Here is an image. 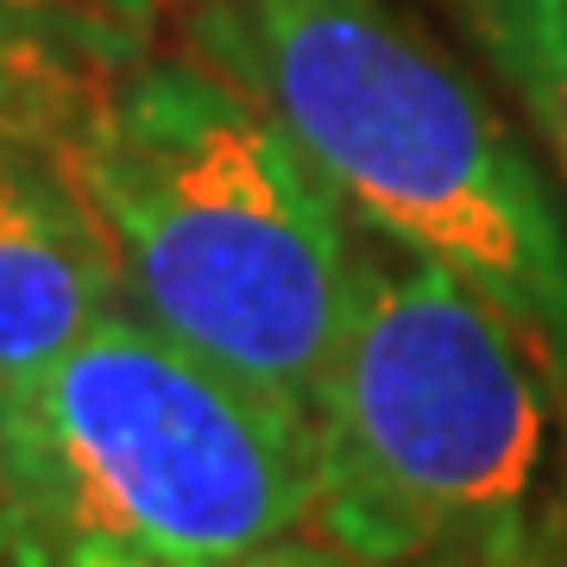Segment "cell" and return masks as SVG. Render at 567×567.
Masks as SVG:
<instances>
[{
	"instance_id": "1",
	"label": "cell",
	"mask_w": 567,
	"mask_h": 567,
	"mask_svg": "<svg viewBox=\"0 0 567 567\" xmlns=\"http://www.w3.org/2000/svg\"><path fill=\"white\" fill-rule=\"evenodd\" d=\"M63 171L126 278V309L309 416L365 259L341 196L203 58H140L95 95Z\"/></svg>"
},
{
	"instance_id": "2",
	"label": "cell",
	"mask_w": 567,
	"mask_h": 567,
	"mask_svg": "<svg viewBox=\"0 0 567 567\" xmlns=\"http://www.w3.org/2000/svg\"><path fill=\"white\" fill-rule=\"evenodd\" d=\"M189 44L410 259L447 265L567 385V221L480 82L391 0H196Z\"/></svg>"
},
{
	"instance_id": "3",
	"label": "cell",
	"mask_w": 567,
	"mask_h": 567,
	"mask_svg": "<svg viewBox=\"0 0 567 567\" xmlns=\"http://www.w3.org/2000/svg\"><path fill=\"white\" fill-rule=\"evenodd\" d=\"M309 536L372 567H517L548 461L543 353L447 265H372L309 404Z\"/></svg>"
},
{
	"instance_id": "4",
	"label": "cell",
	"mask_w": 567,
	"mask_h": 567,
	"mask_svg": "<svg viewBox=\"0 0 567 567\" xmlns=\"http://www.w3.org/2000/svg\"><path fill=\"white\" fill-rule=\"evenodd\" d=\"M7 517L25 567H234L309 536L316 435L297 404L121 309L25 379Z\"/></svg>"
},
{
	"instance_id": "5",
	"label": "cell",
	"mask_w": 567,
	"mask_h": 567,
	"mask_svg": "<svg viewBox=\"0 0 567 567\" xmlns=\"http://www.w3.org/2000/svg\"><path fill=\"white\" fill-rule=\"evenodd\" d=\"M121 309V259L63 158L0 145V372L39 379Z\"/></svg>"
},
{
	"instance_id": "6",
	"label": "cell",
	"mask_w": 567,
	"mask_h": 567,
	"mask_svg": "<svg viewBox=\"0 0 567 567\" xmlns=\"http://www.w3.org/2000/svg\"><path fill=\"white\" fill-rule=\"evenodd\" d=\"M107 76L114 70L102 58H89L82 44L0 7V145L63 158L95 95L107 89Z\"/></svg>"
},
{
	"instance_id": "7",
	"label": "cell",
	"mask_w": 567,
	"mask_h": 567,
	"mask_svg": "<svg viewBox=\"0 0 567 567\" xmlns=\"http://www.w3.org/2000/svg\"><path fill=\"white\" fill-rule=\"evenodd\" d=\"M567 177V0H454Z\"/></svg>"
},
{
	"instance_id": "8",
	"label": "cell",
	"mask_w": 567,
	"mask_h": 567,
	"mask_svg": "<svg viewBox=\"0 0 567 567\" xmlns=\"http://www.w3.org/2000/svg\"><path fill=\"white\" fill-rule=\"evenodd\" d=\"M0 7L63 32L89 58H102L107 70L152 58V32H158V13H164V0H0Z\"/></svg>"
},
{
	"instance_id": "9",
	"label": "cell",
	"mask_w": 567,
	"mask_h": 567,
	"mask_svg": "<svg viewBox=\"0 0 567 567\" xmlns=\"http://www.w3.org/2000/svg\"><path fill=\"white\" fill-rule=\"evenodd\" d=\"M234 567H372V561L341 555V548L316 543V536H290V543H271V548H259V555H246V561H234Z\"/></svg>"
},
{
	"instance_id": "10",
	"label": "cell",
	"mask_w": 567,
	"mask_h": 567,
	"mask_svg": "<svg viewBox=\"0 0 567 567\" xmlns=\"http://www.w3.org/2000/svg\"><path fill=\"white\" fill-rule=\"evenodd\" d=\"M20 429H25V385L0 372V505L20 480Z\"/></svg>"
},
{
	"instance_id": "11",
	"label": "cell",
	"mask_w": 567,
	"mask_h": 567,
	"mask_svg": "<svg viewBox=\"0 0 567 567\" xmlns=\"http://www.w3.org/2000/svg\"><path fill=\"white\" fill-rule=\"evenodd\" d=\"M0 567H25L20 529H13V517H7V505H0Z\"/></svg>"
}]
</instances>
